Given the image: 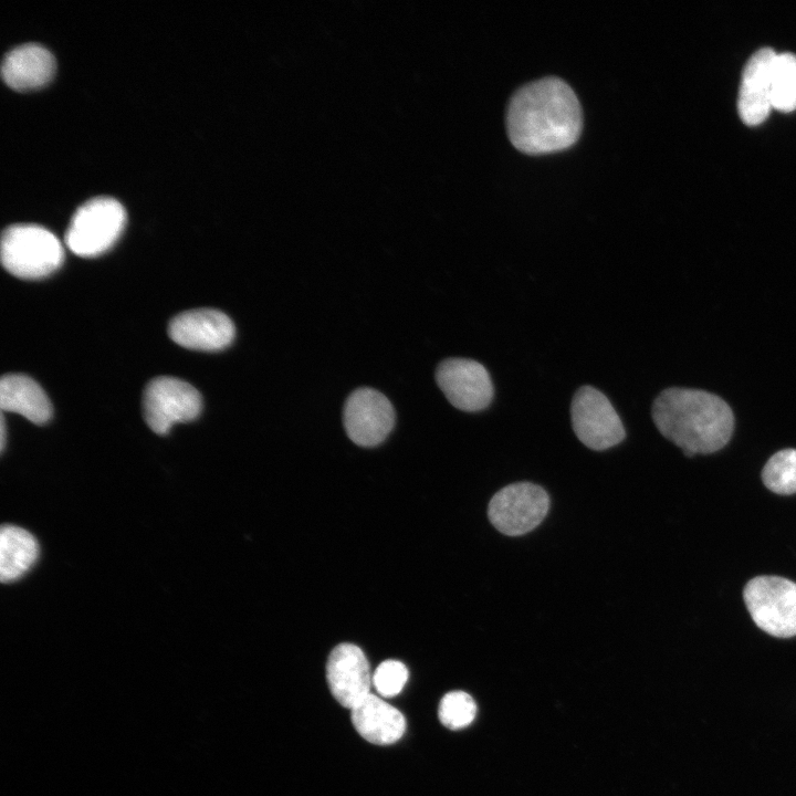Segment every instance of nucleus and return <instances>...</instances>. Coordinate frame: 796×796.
<instances>
[{
  "mask_svg": "<svg viewBox=\"0 0 796 796\" xmlns=\"http://www.w3.org/2000/svg\"><path fill=\"white\" fill-rule=\"evenodd\" d=\"M506 125L519 150L530 155L558 151L572 146L582 132L580 104L562 78L543 77L514 93Z\"/></svg>",
  "mask_w": 796,
  "mask_h": 796,
  "instance_id": "f257e3e1",
  "label": "nucleus"
},
{
  "mask_svg": "<svg viewBox=\"0 0 796 796\" xmlns=\"http://www.w3.org/2000/svg\"><path fill=\"white\" fill-rule=\"evenodd\" d=\"M651 416L660 433L687 457L722 449L734 429L730 406L721 397L699 389H664L654 399Z\"/></svg>",
  "mask_w": 796,
  "mask_h": 796,
  "instance_id": "f03ea898",
  "label": "nucleus"
},
{
  "mask_svg": "<svg viewBox=\"0 0 796 796\" xmlns=\"http://www.w3.org/2000/svg\"><path fill=\"white\" fill-rule=\"evenodd\" d=\"M64 260L60 240L38 224H12L1 237V262L12 275L42 279L56 271Z\"/></svg>",
  "mask_w": 796,
  "mask_h": 796,
  "instance_id": "7ed1b4c3",
  "label": "nucleus"
},
{
  "mask_svg": "<svg viewBox=\"0 0 796 796\" xmlns=\"http://www.w3.org/2000/svg\"><path fill=\"white\" fill-rule=\"evenodd\" d=\"M126 219L125 208L118 200L111 197L90 199L73 214L65 244L80 256L100 255L121 237Z\"/></svg>",
  "mask_w": 796,
  "mask_h": 796,
  "instance_id": "20e7f679",
  "label": "nucleus"
},
{
  "mask_svg": "<svg viewBox=\"0 0 796 796\" xmlns=\"http://www.w3.org/2000/svg\"><path fill=\"white\" fill-rule=\"evenodd\" d=\"M746 608L758 628L778 637L796 636V584L779 576H757L743 590Z\"/></svg>",
  "mask_w": 796,
  "mask_h": 796,
  "instance_id": "39448f33",
  "label": "nucleus"
},
{
  "mask_svg": "<svg viewBox=\"0 0 796 796\" xmlns=\"http://www.w3.org/2000/svg\"><path fill=\"white\" fill-rule=\"evenodd\" d=\"M572 427L582 443L601 451L620 443L626 431L609 399L591 386L580 387L570 405Z\"/></svg>",
  "mask_w": 796,
  "mask_h": 796,
  "instance_id": "423d86ee",
  "label": "nucleus"
},
{
  "mask_svg": "<svg viewBox=\"0 0 796 796\" xmlns=\"http://www.w3.org/2000/svg\"><path fill=\"white\" fill-rule=\"evenodd\" d=\"M201 407L199 391L175 377L154 378L144 391V418L157 434H166L177 422L193 420L199 416Z\"/></svg>",
  "mask_w": 796,
  "mask_h": 796,
  "instance_id": "0eeeda50",
  "label": "nucleus"
},
{
  "mask_svg": "<svg viewBox=\"0 0 796 796\" xmlns=\"http://www.w3.org/2000/svg\"><path fill=\"white\" fill-rule=\"evenodd\" d=\"M549 509V496L540 485L519 482L504 486L491 499L488 515L493 526L507 536L534 530Z\"/></svg>",
  "mask_w": 796,
  "mask_h": 796,
  "instance_id": "6e6552de",
  "label": "nucleus"
},
{
  "mask_svg": "<svg viewBox=\"0 0 796 796\" xmlns=\"http://www.w3.org/2000/svg\"><path fill=\"white\" fill-rule=\"evenodd\" d=\"M436 380L448 401L462 411H480L492 401L494 388L486 368L476 360L448 358L436 369Z\"/></svg>",
  "mask_w": 796,
  "mask_h": 796,
  "instance_id": "1a4fd4ad",
  "label": "nucleus"
},
{
  "mask_svg": "<svg viewBox=\"0 0 796 796\" xmlns=\"http://www.w3.org/2000/svg\"><path fill=\"white\" fill-rule=\"evenodd\" d=\"M349 439L360 447L381 443L395 425L390 401L373 388H359L347 398L343 413Z\"/></svg>",
  "mask_w": 796,
  "mask_h": 796,
  "instance_id": "9d476101",
  "label": "nucleus"
},
{
  "mask_svg": "<svg viewBox=\"0 0 796 796\" xmlns=\"http://www.w3.org/2000/svg\"><path fill=\"white\" fill-rule=\"evenodd\" d=\"M168 334L182 347L214 352L232 343L235 328L224 313L213 308H197L175 316L169 323Z\"/></svg>",
  "mask_w": 796,
  "mask_h": 796,
  "instance_id": "9b49d317",
  "label": "nucleus"
},
{
  "mask_svg": "<svg viewBox=\"0 0 796 796\" xmlns=\"http://www.w3.org/2000/svg\"><path fill=\"white\" fill-rule=\"evenodd\" d=\"M326 679L336 701L352 710L370 692L373 675L363 650L353 643H341L329 653Z\"/></svg>",
  "mask_w": 796,
  "mask_h": 796,
  "instance_id": "f8f14e48",
  "label": "nucleus"
},
{
  "mask_svg": "<svg viewBox=\"0 0 796 796\" xmlns=\"http://www.w3.org/2000/svg\"><path fill=\"white\" fill-rule=\"evenodd\" d=\"M776 52L771 48L757 50L746 62L737 97L741 119L750 126L763 123L772 106V67Z\"/></svg>",
  "mask_w": 796,
  "mask_h": 796,
  "instance_id": "ddd939ff",
  "label": "nucleus"
},
{
  "mask_svg": "<svg viewBox=\"0 0 796 796\" xmlns=\"http://www.w3.org/2000/svg\"><path fill=\"white\" fill-rule=\"evenodd\" d=\"M55 71L52 53L41 44L27 43L8 52L1 73L4 82L17 91H31L44 86Z\"/></svg>",
  "mask_w": 796,
  "mask_h": 796,
  "instance_id": "4468645a",
  "label": "nucleus"
},
{
  "mask_svg": "<svg viewBox=\"0 0 796 796\" xmlns=\"http://www.w3.org/2000/svg\"><path fill=\"white\" fill-rule=\"evenodd\" d=\"M350 711L355 730L369 743L389 745L397 742L406 731L402 713L373 693Z\"/></svg>",
  "mask_w": 796,
  "mask_h": 796,
  "instance_id": "2eb2a0df",
  "label": "nucleus"
},
{
  "mask_svg": "<svg viewBox=\"0 0 796 796\" xmlns=\"http://www.w3.org/2000/svg\"><path fill=\"white\" fill-rule=\"evenodd\" d=\"M0 407L17 412L35 425L52 417V405L41 386L22 374H8L0 380Z\"/></svg>",
  "mask_w": 796,
  "mask_h": 796,
  "instance_id": "dca6fc26",
  "label": "nucleus"
},
{
  "mask_svg": "<svg viewBox=\"0 0 796 796\" xmlns=\"http://www.w3.org/2000/svg\"><path fill=\"white\" fill-rule=\"evenodd\" d=\"M40 547L36 538L27 530L4 525L0 532V578L12 583L25 575L35 564Z\"/></svg>",
  "mask_w": 796,
  "mask_h": 796,
  "instance_id": "f3484780",
  "label": "nucleus"
},
{
  "mask_svg": "<svg viewBox=\"0 0 796 796\" xmlns=\"http://www.w3.org/2000/svg\"><path fill=\"white\" fill-rule=\"evenodd\" d=\"M772 106L781 112L796 109V55L776 54L772 67Z\"/></svg>",
  "mask_w": 796,
  "mask_h": 796,
  "instance_id": "a211bd4d",
  "label": "nucleus"
},
{
  "mask_svg": "<svg viewBox=\"0 0 796 796\" xmlns=\"http://www.w3.org/2000/svg\"><path fill=\"white\" fill-rule=\"evenodd\" d=\"M762 480L774 493H796V449H784L774 453L763 468Z\"/></svg>",
  "mask_w": 796,
  "mask_h": 796,
  "instance_id": "6ab92c4d",
  "label": "nucleus"
},
{
  "mask_svg": "<svg viewBox=\"0 0 796 796\" xmlns=\"http://www.w3.org/2000/svg\"><path fill=\"white\" fill-rule=\"evenodd\" d=\"M476 714V704L472 696L463 691H451L439 703L440 722L450 730H461L472 723Z\"/></svg>",
  "mask_w": 796,
  "mask_h": 796,
  "instance_id": "aec40b11",
  "label": "nucleus"
},
{
  "mask_svg": "<svg viewBox=\"0 0 796 796\" xmlns=\"http://www.w3.org/2000/svg\"><path fill=\"white\" fill-rule=\"evenodd\" d=\"M407 667L398 660L383 661L373 674V685L383 698H392L401 692L408 680Z\"/></svg>",
  "mask_w": 796,
  "mask_h": 796,
  "instance_id": "412c9836",
  "label": "nucleus"
},
{
  "mask_svg": "<svg viewBox=\"0 0 796 796\" xmlns=\"http://www.w3.org/2000/svg\"><path fill=\"white\" fill-rule=\"evenodd\" d=\"M6 432H7V431H6V421H4L3 415H1V423H0V433H1V434H0V436H1V438H0V446H1V451L4 450V446H6Z\"/></svg>",
  "mask_w": 796,
  "mask_h": 796,
  "instance_id": "4be33fe9",
  "label": "nucleus"
}]
</instances>
